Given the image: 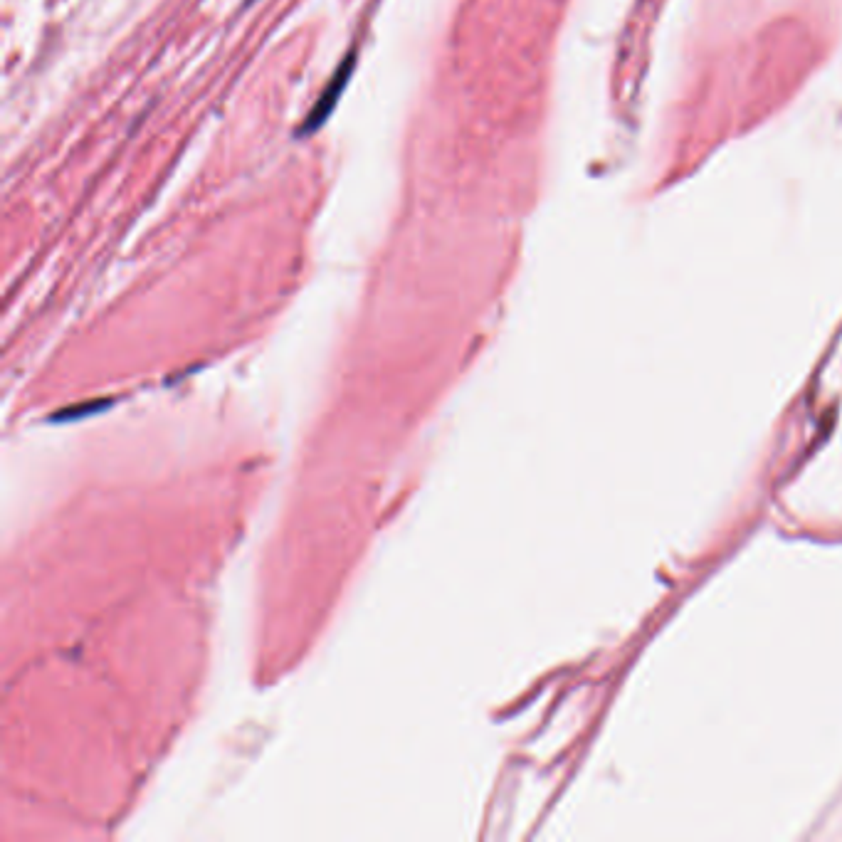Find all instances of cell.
<instances>
[{
    "label": "cell",
    "mask_w": 842,
    "mask_h": 842,
    "mask_svg": "<svg viewBox=\"0 0 842 842\" xmlns=\"http://www.w3.org/2000/svg\"><path fill=\"white\" fill-rule=\"evenodd\" d=\"M351 70H354V55L346 57L344 65H341V70H339V75H336L334 80L329 82V87L324 89V94H321L319 102L314 104V109L309 112V117L304 119L302 129L297 131V136H309V134H314V131L324 126V121L329 119V114L336 109V102H339V97L344 94Z\"/></svg>",
    "instance_id": "1"
},
{
    "label": "cell",
    "mask_w": 842,
    "mask_h": 842,
    "mask_svg": "<svg viewBox=\"0 0 842 842\" xmlns=\"http://www.w3.org/2000/svg\"><path fill=\"white\" fill-rule=\"evenodd\" d=\"M247 3H255V0H247Z\"/></svg>",
    "instance_id": "2"
}]
</instances>
